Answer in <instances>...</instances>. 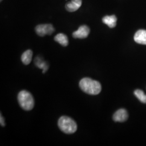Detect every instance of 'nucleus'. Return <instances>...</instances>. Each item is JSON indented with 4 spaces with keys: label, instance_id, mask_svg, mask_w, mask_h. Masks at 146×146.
Masks as SVG:
<instances>
[{
    "label": "nucleus",
    "instance_id": "1",
    "mask_svg": "<svg viewBox=\"0 0 146 146\" xmlns=\"http://www.w3.org/2000/svg\"><path fill=\"white\" fill-rule=\"evenodd\" d=\"M79 86L84 92L90 95H98L102 89L99 82L88 78H82L80 81Z\"/></svg>",
    "mask_w": 146,
    "mask_h": 146
},
{
    "label": "nucleus",
    "instance_id": "7",
    "mask_svg": "<svg viewBox=\"0 0 146 146\" xmlns=\"http://www.w3.org/2000/svg\"><path fill=\"white\" fill-rule=\"evenodd\" d=\"M82 5V0H72L66 5V10L69 12L78 11Z\"/></svg>",
    "mask_w": 146,
    "mask_h": 146
},
{
    "label": "nucleus",
    "instance_id": "6",
    "mask_svg": "<svg viewBox=\"0 0 146 146\" xmlns=\"http://www.w3.org/2000/svg\"><path fill=\"white\" fill-rule=\"evenodd\" d=\"M128 114L125 109H120L117 110L113 115V120L115 122H123L128 119Z\"/></svg>",
    "mask_w": 146,
    "mask_h": 146
},
{
    "label": "nucleus",
    "instance_id": "9",
    "mask_svg": "<svg viewBox=\"0 0 146 146\" xmlns=\"http://www.w3.org/2000/svg\"><path fill=\"white\" fill-rule=\"evenodd\" d=\"M117 18L115 15L106 16L102 19V22L110 28H114L116 25Z\"/></svg>",
    "mask_w": 146,
    "mask_h": 146
},
{
    "label": "nucleus",
    "instance_id": "13",
    "mask_svg": "<svg viewBox=\"0 0 146 146\" xmlns=\"http://www.w3.org/2000/svg\"><path fill=\"white\" fill-rule=\"evenodd\" d=\"M134 95L143 104H146V95L145 94L142 90L140 89L136 90L134 92Z\"/></svg>",
    "mask_w": 146,
    "mask_h": 146
},
{
    "label": "nucleus",
    "instance_id": "11",
    "mask_svg": "<svg viewBox=\"0 0 146 146\" xmlns=\"http://www.w3.org/2000/svg\"><path fill=\"white\" fill-rule=\"evenodd\" d=\"M33 57V52L31 50H27L23 53L21 56L22 62L25 65H28L31 62Z\"/></svg>",
    "mask_w": 146,
    "mask_h": 146
},
{
    "label": "nucleus",
    "instance_id": "5",
    "mask_svg": "<svg viewBox=\"0 0 146 146\" xmlns=\"http://www.w3.org/2000/svg\"><path fill=\"white\" fill-rule=\"evenodd\" d=\"M90 33V29L88 27L83 25L80 27L76 31L73 33V37L75 38H85L87 37Z\"/></svg>",
    "mask_w": 146,
    "mask_h": 146
},
{
    "label": "nucleus",
    "instance_id": "4",
    "mask_svg": "<svg viewBox=\"0 0 146 146\" xmlns=\"http://www.w3.org/2000/svg\"><path fill=\"white\" fill-rule=\"evenodd\" d=\"M35 31L40 36H44L46 35H51L55 31L54 28L51 24L40 25L36 27Z\"/></svg>",
    "mask_w": 146,
    "mask_h": 146
},
{
    "label": "nucleus",
    "instance_id": "14",
    "mask_svg": "<svg viewBox=\"0 0 146 146\" xmlns=\"http://www.w3.org/2000/svg\"><path fill=\"white\" fill-rule=\"evenodd\" d=\"M1 125H2V127H5V120L4 118L3 117V116H2V114H1Z\"/></svg>",
    "mask_w": 146,
    "mask_h": 146
},
{
    "label": "nucleus",
    "instance_id": "2",
    "mask_svg": "<svg viewBox=\"0 0 146 146\" xmlns=\"http://www.w3.org/2000/svg\"><path fill=\"white\" fill-rule=\"evenodd\" d=\"M58 126L60 130L67 134H72L77 131V125L74 120L68 116H63L58 121Z\"/></svg>",
    "mask_w": 146,
    "mask_h": 146
},
{
    "label": "nucleus",
    "instance_id": "15",
    "mask_svg": "<svg viewBox=\"0 0 146 146\" xmlns=\"http://www.w3.org/2000/svg\"><path fill=\"white\" fill-rule=\"evenodd\" d=\"M0 1H1H1H2V0H0Z\"/></svg>",
    "mask_w": 146,
    "mask_h": 146
},
{
    "label": "nucleus",
    "instance_id": "3",
    "mask_svg": "<svg viewBox=\"0 0 146 146\" xmlns=\"http://www.w3.org/2000/svg\"><path fill=\"white\" fill-rule=\"evenodd\" d=\"M18 101L23 110H31L34 106V100L33 96L29 92L26 90L21 91L18 94Z\"/></svg>",
    "mask_w": 146,
    "mask_h": 146
},
{
    "label": "nucleus",
    "instance_id": "12",
    "mask_svg": "<svg viewBox=\"0 0 146 146\" xmlns=\"http://www.w3.org/2000/svg\"><path fill=\"white\" fill-rule=\"evenodd\" d=\"M35 63L37 67H38L39 68H41L43 69V73H44L48 69V65L47 64V63L45 61H42V59L41 58H36L35 60Z\"/></svg>",
    "mask_w": 146,
    "mask_h": 146
},
{
    "label": "nucleus",
    "instance_id": "8",
    "mask_svg": "<svg viewBox=\"0 0 146 146\" xmlns=\"http://www.w3.org/2000/svg\"><path fill=\"white\" fill-rule=\"evenodd\" d=\"M134 39L139 44L146 45V30H139L137 31L134 35Z\"/></svg>",
    "mask_w": 146,
    "mask_h": 146
},
{
    "label": "nucleus",
    "instance_id": "10",
    "mask_svg": "<svg viewBox=\"0 0 146 146\" xmlns=\"http://www.w3.org/2000/svg\"><path fill=\"white\" fill-rule=\"evenodd\" d=\"M54 40L64 47H66L68 46V37L65 34L62 33L57 34L54 37Z\"/></svg>",
    "mask_w": 146,
    "mask_h": 146
}]
</instances>
